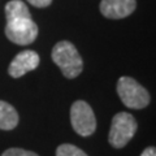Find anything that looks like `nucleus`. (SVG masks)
Instances as JSON below:
<instances>
[{
	"instance_id": "0eeeda50",
	"label": "nucleus",
	"mask_w": 156,
	"mask_h": 156,
	"mask_svg": "<svg viewBox=\"0 0 156 156\" xmlns=\"http://www.w3.org/2000/svg\"><path fill=\"white\" fill-rule=\"evenodd\" d=\"M136 8V0H101L100 13L111 20H121L130 16Z\"/></svg>"
},
{
	"instance_id": "f03ea898",
	"label": "nucleus",
	"mask_w": 156,
	"mask_h": 156,
	"mask_svg": "<svg viewBox=\"0 0 156 156\" xmlns=\"http://www.w3.org/2000/svg\"><path fill=\"white\" fill-rule=\"evenodd\" d=\"M51 57L68 80L78 77L83 70V60L76 46L69 41L57 42L52 48Z\"/></svg>"
},
{
	"instance_id": "20e7f679",
	"label": "nucleus",
	"mask_w": 156,
	"mask_h": 156,
	"mask_svg": "<svg viewBox=\"0 0 156 156\" xmlns=\"http://www.w3.org/2000/svg\"><path fill=\"white\" fill-rule=\"evenodd\" d=\"M117 94L121 101L131 109H143L150 104V94L131 77H121L117 81Z\"/></svg>"
},
{
	"instance_id": "39448f33",
	"label": "nucleus",
	"mask_w": 156,
	"mask_h": 156,
	"mask_svg": "<svg viewBox=\"0 0 156 156\" xmlns=\"http://www.w3.org/2000/svg\"><path fill=\"white\" fill-rule=\"evenodd\" d=\"M70 122L74 131L81 136L92 135L96 130L95 113L85 100H77L72 104Z\"/></svg>"
},
{
	"instance_id": "423d86ee",
	"label": "nucleus",
	"mask_w": 156,
	"mask_h": 156,
	"mask_svg": "<svg viewBox=\"0 0 156 156\" xmlns=\"http://www.w3.org/2000/svg\"><path fill=\"white\" fill-rule=\"evenodd\" d=\"M39 62H41V58H39V55L35 51H21L11 61V64L8 66V73L13 78H20L25 76L26 73L37 69L39 66Z\"/></svg>"
},
{
	"instance_id": "f257e3e1",
	"label": "nucleus",
	"mask_w": 156,
	"mask_h": 156,
	"mask_svg": "<svg viewBox=\"0 0 156 156\" xmlns=\"http://www.w3.org/2000/svg\"><path fill=\"white\" fill-rule=\"evenodd\" d=\"M4 12L7 18L5 37L18 46L31 44L38 37V26L26 4L22 0H11L5 4Z\"/></svg>"
},
{
	"instance_id": "9b49d317",
	"label": "nucleus",
	"mask_w": 156,
	"mask_h": 156,
	"mask_svg": "<svg viewBox=\"0 0 156 156\" xmlns=\"http://www.w3.org/2000/svg\"><path fill=\"white\" fill-rule=\"evenodd\" d=\"M27 2L37 8H47L48 5H51L52 0H27Z\"/></svg>"
},
{
	"instance_id": "9d476101",
	"label": "nucleus",
	"mask_w": 156,
	"mask_h": 156,
	"mask_svg": "<svg viewBox=\"0 0 156 156\" xmlns=\"http://www.w3.org/2000/svg\"><path fill=\"white\" fill-rule=\"evenodd\" d=\"M2 156H39V155H37L35 152H33V151H27V150H23V148L13 147V148L5 150L2 154Z\"/></svg>"
},
{
	"instance_id": "1a4fd4ad",
	"label": "nucleus",
	"mask_w": 156,
	"mask_h": 156,
	"mask_svg": "<svg viewBox=\"0 0 156 156\" xmlns=\"http://www.w3.org/2000/svg\"><path fill=\"white\" fill-rule=\"evenodd\" d=\"M56 156H89L85 151L78 148L74 144L62 143L56 150Z\"/></svg>"
},
{
	"instance_id": "6e6552de",
	"label": "nucleus",
	"mask_w": 156,
	"mask_h": 156,
	"mask_svg": "<svg viewBox=\"0 0 156 156\" xmlns=\"http://www.w3.org/2000/svg\"><path fill=\"white\" fill-rule=\"evenodd\" d=\"M18 125V113L14 107L4 100H0V129L13 130Z\"/></svg>"
},
{
	"instance_id": "7ed1b4c3",
	"label": "nucleus",
	"mask_w": 156,
	"mask_h": 156,
	"mask_svg": "<svg viewBox=\"0 0 156 156\" xmlns=\"http://www.w3.org/2000/svg\"><path fill=\"white\" fill-rule=\"evenodd\" d=\"M138 124L133 115L119 112L113 116L108 134V142L115 148H124L136 133Z\"/></svg>"
},
{
	"instance_id": "f8f14e48",
	"label": "nucleus",
	"mask_w": 156,
	"mask_h": 156,
	"mask_svg": "<svg viewBox=\"0 0 156 156\" xmlns=\"http://www.w3.org/2000/svg\"><path fill=\"white\" fill-rule=\"evenodd\" d=\"M140 156H156V148L155 147H147L142 154H140Z\"/></svg>"
}]
</instances>
